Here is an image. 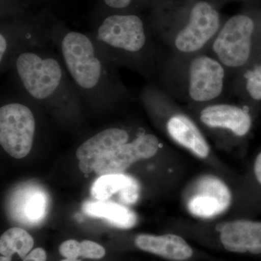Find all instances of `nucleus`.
<instances>
[{
  "mask_svg": "<svg viewBox=\"0 0 261 261\" xmlns=\"http://www.w3.org/2000/svg\"><path fill=\"white\" fill-rule=\"evenodd\" d=\"M255 23L247 15L228 19L211 44L212 56L227 70L245 68L253 53Z\"/></svg>",
  "mask_w": 261,
  "mask_h": 261,
  "instance_id": "obj_1",
  "label": "nucleus"
},
{
  "mask_svg": "<svg viewBox=\"0 0 261 261\" xmlns=\"http://www.w3.org/2000/svg\"><path fill=\"white\" fill-rule=\"evenodd\" d=\"M191 57L185 71V93L197 104H210L224 93L227 70L214 56L200 53Z\"/></svg>",
  "mask_w": 261,
  "mask_h": 261,
  "instance_id": "obj_2",
  "label": "nucleus"
},
{
  "mask_svg": "<svg viewBox=\"0 0 261 261\" xmlns=\"http://www.w3.org/2000/svg\"><path fill=\"white\" fill-rule=\"evenodd\" d=\"M220 29L217 10L209 3L200 2L192 8L187 23L175 34L173 47L181 56L200 54L211 45Z\"/></svg>",
  "mask_w": 261,
  "mask_h": 261,
  "instance_id": "obj_3",
  "label": "nucleus"
},
{
  "mask_svg": "<svg viewBox=\"0 0 261 261\" xmlns=\"http://www.w3.org/2000/svg\"><path fill=\"white\" fill-rule=\"evenodd\" d=\"M35 119L30 108L10 103L0 108V144L16 159L27 157L32 148Z\"/></svg>",
  "mask_w": 261,
  "mask_h": 261,
  "instance_id": "obj_4",
  "label": "nucleus"
},
{
  "mask_svg": "<svg viewBox=\"0 0 261 261\" xmlns=\"http://www.w3.org/2000/svg\"><path fill=\"white\" fill-rule=\"evenodd\" d=\"M62 53L72 78L82 88H94L102 75V64L92 41L80 32L68 33L62 41Z\"/></svg>",
  "mask_w": 261,
  "mask_h": 261,
  "instance_id": "obj_5",
  "label": "nucleus"
},
{
  "mask_svg": "<svg viewBox=\"0 0 261 261\" xmlns=\"http://www.w3.org/2000/svg\"><path fill=\"white\" fill-rule=\"evenodd\" d=\"M15 65L24 88L35 99L50 97L61 84V65L53 58L42 59L35 53H23Z\"/></svg>",
  "mask_w": 261,
  "mask_h": 261,
  "instance_id": "obj_6",
  "label": "nucleus"
},
{
  "mask_svg": "<svg viewBox=\"0 0 261 261\" xmlns=\"http://www.w3.org/2000/svg\"><path fill=\"white\" fill-rule=\"evenodd\" d=\"M231 200V190L226 183L208 175L197 180L192 187L187 198V209L198 219H214L229 208Z\"/></svg>",
  "mask_w": 261,
  "mask_h": 261,
  "instance_id": "obj_7",
  "label": "nucleus"
},
{
  "mask_svg": "<svg viewBox=\"0 0 261 261\" xmlns=\"http://www.w3.org/2000/svg\"><path fill=\"white\" fill-rule=\"evenodd\" d=\"M97 39L130 53L143 49L147 41L143 22L134 15H115L105 19L98 29Z\"/></svg>",
  "mask_w": 261,
  "mask_h": 261,
  "instance_id": "obj_8",
  "label": "nucleus"
},
{
  "mask_svg": "<svg viewBox=\"0 0 261 261\" xmlns=\"http://www.w3.org/2000/svg\"><path fill=\"white\" fill-rule=\"evenodd\" d=\"M159 147V140L155 136L144 134L103 156L96 163L94 171L100 176L123 173L137 161L153 157Z\"/></svg>",
  "mask_w": 261,
  "mask_h": 261,
  "instance_id": "obj_9",
  "label": "nucleus"
},
{
  "mask_svg": "<svg viewBox=\"0 0 261 261\" xmlns=\"http://www.w3.org/2000/svg\"><path fill=\"white\" fill-rule=\"evenodd\" d=\"M200 121L211 128L228 130L238 137H245L252 127L250 113L237 105L207 104L201 110Z\"/></svg>",
  "mask_w": 261,
  "mask_h": 261,
  "instance_id": "obj_10",
  "label": "nucleus"
},
{
  "mask_svg": "<svg viewBox=\"0 0 261 261\" xmlns=\"http://www.w3.org/2000/svg\"><path fill=\"white\" fill-rule=\"evenodd\" d=\"M128 134L118 128H107L85 141L77 149L79 167L84 173L94 171L96 163L103 156L128 142Z\"/></svg>",
  "mask_w": 261,
  "mask_h": 261,
  "instance_id": "obj_11",
  "label": "nucleus"
},
{
  "mask_svg": "<svg viewBox=\"0 0 261 261\" xmlns=\"http://www.w3.org/2000/svg\"><path fill=\"white\" fill-rule=\"evenodd\" d=\"M223 246L228 251L261 253V222L237 220L225 224L220 235Z\"/></svg>",
  "mask_w": 261,
  "mask_h": 261,
  "instance_id": "obj_12",
  "label": "nucleus"
},
{
  "mask_svg": "<svg viewBox=\"0 0 261 261\" xmlns=\"http://www.w3.org/2000/svg\"><path fill=\"white\" fill-rule=\"evenodd\" d=\"M166 129L178 145L200 159L208 157L210 146L199 127L187 115L176 113L171 116L166 123Z\"/></svg>",
  "mask_w": 261,
  "mask_h": 261,
  "instance_id": "obj_13",
  "label": "nucleus"
},
{
  "mask_svg": "<svg viewBox=\"0 0 261 261\" xmlns=\"http://www.w3.org/2000/svg\"><path fill=\"white\" fill-rule=\"evenodd\" d=\"M135 245L143 251L169 260H187L193 254L191 247L183 238L171 233L161 236L142 233L136 238Z\"/></svg>",
  "mask_w": 261,
  "mask_h": 261,
  "instance_id": "obj_14",
  "label": "nucleus"
},
{
  "mask_svg": "<svg viewBox=\"0 0 261 261\" xmlns=\"http://www.w3.org/2000/svg\"><path fill=\"white\" fill-rule=\"evenodd\" d=\"M83 211L92 217L108 220L116 227L128 229L137 222V215L125 206L108 200L88 201L84 202Z\"/></svg>",
  "mask_w": 261,
  "mask_h": 261,
  "instance_id": "obj_15",
  "label": "nucleus"
},
{
  "mask_svg": "<svg viewBox=\"0 0 261 261\" xmlns=\"http://www.w3.org/2000/svg\"><path fill=\"white\" fill-rule=\"evenodd\" d=\"M34 240L27 231L21 228L14 227L5 231L0 238V253L12 257L15 253L24 258L32 250Z\"/></svg>",
  "mask_w": 261,
  "mask_h": 261,
  "instance_id": "obj_16",
  "label": "nucleus"
},
{
  "mask_svg": "<svg viewBox=\"0 0 261 261\" xmlns=\"http://www.w3.org/2000/svg\"><path fill=\"white\" fill-rule=\"evenodd\" d=\"M135 178L123 173L102 175L91 187L92 197L97 200H108L111 196L119 193L130 185Z\"/></svg>",
  "mask_w": 261,
  "mask_h": 261,
  "instance_id": "obj_17",
  "label": "nucleus"
},
{
  "mask_svg": "<svg viewBox=\"0 0 261 261\" xmlns=\"http://www.w3.org/2000/svg\"><path fill=\"white\" fill-rule=\"evenodd\" d=\"M47 200L42 192H32L24 200L23 213L29 221L37 223L44 218Z\"/></svg>",
  "mask_w": 261,
  "mask_h": 261,
  "instance_id": "obj_18",
  "label": "nucleus"
},
{
  "mask_svg": "<svg viewBox=\"0 0 261 261\" xmlns=\"http://www.w3.org/2000/svg\"><path fill=\"white\" fill-rule=\"evenodd\" d=\"M244 87L252 100L261 101V62L247 70L243 75Z\"/></svg>",
  "mask_w": 261,
  "mask_h": 261,
  "instance_id": "obj_19",
  "label": "nucleus"
},
{
  "mask_svg": "<svg viewBox=\"0 0 261 261\" xmlns=\"http://www.w3.org/2000/svg\"><path fill=\"white\" fill-rule=\"evenodd\" d=\"M106 255V250L99 244L84 240L81 243V257L88 259H101Z\"/></svg>",
  "mask_w": 261,
  "mask_h": 261,
  "instance_id": "obj_20",
  "label": "nucleus"
},
{
  "mask_svg": "<svg viewBox=\"0 0 261 261\" xmlns=\"http://www.w3.org/2000/svg\"><path fill=\"white\" fill-rule=\"evenodd\" d=\"M140 195V186L139 182L135 180L130 185L119 192L121 202L128 205L135 204L138 200Z\"/></svg>",
  "mask_w": 261,
  "mask_h": 261,
  "instance_id": "obj_21",
  "label": "nucleus"
},
{
  "mask_svg": "<svg viewBox=\"0 0 261 261\" xmlns=\"http://www.w3.org/2000/svg\"><path fill=\"white\" fill-rule=\"evenodd\" d=\"M59 252L65 258L78 259L81 257V243L74 240H66L61 244Z\"/></svg>",
  "mask_w": 261,
  "mask_h": 261,
  "instance_id": "obj_22",
  "label": "nucleus"
},
{
  "mask_svg": "<svg viewBox=\"0 0 261 261\" xmlns=\"http://www.w3.org/2000/svg\"><path fill=\"white\" fill-rule=\"evenodd\" d=\"M47 254L42 248H36L29 252L23 258V261H46Z\"/></svg>",
  "mask_w": 261,
  "mask_h": 261,
  "instance_id": "obj_23",
  "label": "nucleus"
},
{
  "mask_svg": "<svg viewBox=\"0 0 261 261\" xmlns=\"http://www.w3.org/2000/svg\"><path fill=\"white\" fill-rule=\"evenodd\" d=\"M108 6L113 8H124L130 5L132 0H104Z\"/></svg>",
  "mask_w": 261,
  "mask_h": 261,
  "instance_id": "obj_24",
  "label": "nucleus"
},
{
  "mask_svg": "<svg viewBox=\"0 0 261 261\" xmlns=\"http://www.w3.org/2000/svg\"><path fill=\"white\" fill-rule=\"evenodd\" d=\"M254 172H255L257 181L261 185V152L257 156L255 163H254Z\"/></svg>",
  "mask_w": 261,
  "mask_h": 261,
  "instance_id": "obj_25",
  "label": "nucleus"
},
{
  "mask_svg": "<svg viewBox=\"0 0 261 261\" xmlns=\"http://www.w3.org/2000/svg\"><path fill=\"white\" fill-rule=\"evenodd\" d=\"M7 48H8V43L6 39L3 34L0 35V61H3L5 53H6Z\"/></svg>",
  "mask_w": 261,
  "mask_h": 261,
  "instance_id": "obj_26",
  "label": "nucleus"
},
{
  "mask_svg": "<svg viewBox=\"0 0 261 261\" xmlns=\"http://www.w3.org/2000/svg\"><path fill=\"white\" fill-rule=\"evenodd\" d=\"M0 261H11V257H7L4 256V255H2L0 257Z\"/></svg>",
  "mask_w": 261,
  "mask_h": 261,
  "instance_id": "obj_27",
  "label": "nucleus"
},
{
  "mask_svg": "<svg viewBox=\"0 0 261 261\" xmlns=\"http://www.w3.org/2000/svg\"><path fill=\"white\" fill-rule=\"evenodd\" d=\"M61 261H80V260H79L78 259H68V258H65V260H61Z\"/></svg>",
  "mask_w": 261,
  "mask_h": 261,
  "instance_id": "obj_28",
  "label": "nucleus"
}]
</instances>
